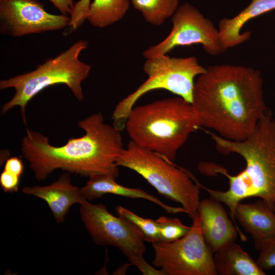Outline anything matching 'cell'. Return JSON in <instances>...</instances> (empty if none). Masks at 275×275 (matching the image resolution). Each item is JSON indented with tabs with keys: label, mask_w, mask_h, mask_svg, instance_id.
Returning a JSON list of instances; mask_svg holds the SVG:
<instances>
[{
	"label": "cell",
	"mask_w": 275,
	"mask_h": 275,
	"mask_svg": "<svg viewBox=\"0 0 275 275\" xmlns=\"http://www.w3.org/2000/svg\"><path fill=\"white\" fill-rule=\"evenodd\" d=\"M262 86L260 72L251 67L206 68L195 81L191 102L201 126L230 141L244 140L268 109Z\"/></svg>",
	"instance_id": "obj_1"
},
{
	"label": "cell",
	"mask_w": 275,
	"mask_h": 275,
	"mask_svg": "<svg viewBox=\"0 0 275 275\" xmlns=\"http://www.w3.org/2000/svg\"><path fill=\"white\" fill-rule=\"evenodd\" d=\"M78 125L84 135L59 147L50 144L43 134L26 128L21 151L37 180H45L57 169L88 177L99 174L118 177L116 162L124 149L121 131L105 123L100 112L80 120Z\"/></svg>",
	"instance_id": "obj_2"
},
{
	"label": "cell",
	"mask_w": 275,
	"mask_h": 275,
	"mask_svg": "<svg viewBox=\"0 0 275 275\" xmlns=\"http://www.w3.org/2000/svg\"><path fill=\"white\" fill-rule=\"evenodd\" d=\"M217 150L223 154L236 153L245 160V169L235 176L226 169L209 162L207 170L221 173L229 179V188L220 191L204 188L210 197L227 206L241 239L246 238L236 224L237 205L250 197H258L270 209L275 206V116L267 109L251 134L241 141H233L210 133Z\"/></svg>",
	"instance_id": "obj_3"
},
{
	"label": "cell",
	"mask_w": 275,
	"mask_h": 275,
	"mask_svg": "<svg viewBox=\"0 0 275 275\" xmlns=\"http://www.w3.org/2000/svg\"><path fill=\"white\" fill-rule=\"evenodd\" d=\"M200 127L192 104L177 96L133 107L125 128L134 144L174 161Z\"/></svg>",
	"instance_id": "obj_4"
},
{
	"label": "cell",
	"mask_w": 275,
	"mask_h": 275,
	"mask_svg": "<svg viewBox=\"0 0 275 275\" xmlns=\"http://www.w3.org/2000/svg\"><path fill=\"white\" fill-rule=\"evenodd\" d=\"M88 46L86 40H78L56 57L38 65L34 70L1 80V90H15L12 98L1 106V114L19 106L23 122L27 125L25 113L29 102L42 90L55 85H66L77 100L83 101L81 83L88 76L91 67L79 57Z\"/></svg>",
	"instance_id": "obj_5"
},
{
	"label": "cell",
	"mask_w": 275,
	"mask_h": 275,
	"mask_svg": "<svg viewBox=\"0 0 275 275\" xmlns=\"http://www.w3.org/2000/svg\"><path fill=\"white\" fill-rule=\"evenodd\" d=\"M171 161L130 141L116 163L136 172L159 194L181 204L193 219L198 213L201 185L188 171Z\"/></svg>",
	"instance_id": "obj_6"
},
{
	"label": "cell",
	"mask_w": 275,
	"mask_h": 275,
	"mask_svg": "<svg viewBox=\"0 0 275 275\" xmlns=\"http://www.w3.org/2000/svg\"><path fill=\"white\" fill-rule=\"evenodd\" d=\"M143 69L148 78L134 92L120 101L113 112V125L122 131L136 101L155 90L163 89L191 103L195 78L206 68L195 57H171L167 54L146 59Z\"/></svg>",
	"instance_id": "obj_7"
},
{
	"label": "cell",
	"mask_w": 275,
	"mask_h": 275,
	"mask_svg": "<svg viewBox=\"0 0 275 275\" xmlns=\"http://www.w3.org/2000/svg\"><path fill=\"white\" fill-rule=\"evenodd\" d=\"M189 232L171 242L152 243L154 257L152 261L166 275H215L213 253L206 243L197 213Z\"/></svg>",
	"instance_id": "obj_8"
},
{
	"label": "cell",
	"mask_w": 275,
	"mask_h": 275,
	"mask_svg": "<svg viewBox=\"0 0 275 275\" xmlns=\"http://www.w3.org/2000/svg\"><path fill=\"white\" fill-rule=\"evenodd\" d=\"M79 213L95 244L117 248L129 263L143 257L146 251L145 237L132 223L112 214L104 205L94 204L87 200L80 205Z\"/></svg>",
	"instance_id": "obj_9"
},
{
	"label": "cell",
	"mask_w": 275,
	"mask_h": 275,
	"mask_svg": "<svg viewBox=\"0 0 275 275\" xmlns=\"http://www.w3.org/2000/svg\"><path fill=\"white\" fill-rule=\"evenodd\" d=\"M172 29L161 42L143 52L146 59L167 54L180 46L201 44L204 50L213 56L226 51L221 43L218 29L195 7L188 3L179 6L172 16Z\"/></svg>",
	"instance_id": "obj_10"
},
{
	"label": "cell",
	"mask_w": 275,
	"mask_h": 275,
	"mask_svg": "<svg viewBox=\"0 0 275 275\" xmlns=\"http://www.w3.org/2000/svg\"><path fill=\"white\" fill-rule=\"evenodd\" d=\"M70 18L47 12L37 0H0V33L21 37L69 26Z\"/></svg>",
	"instance_id": "obj_11"
},
{
	"label": "cell",
	"mask_w": 275,
	"mask_h": 275,
	"mask_svg": "<svg viewBox=\"0 0 275 275\" xmlns=\"http://www.w3.org/2000/svg\"><path fill=\"white\" fill-rule=\"evenodd\" d=\"M198 213L203 238L213 254L226 243L235 241L238 232L220 202L211 197L201 200Z\"/></svg>",
	"instance_id": "obj_12"
},
{
	"label": "cell",
	"mask_w": 275,
	"mask_h": 275,
	"mask_svg": "<svg viewBox=\"0 0 275 275\" xmlns=\"http://www.w3.org/2000/svg\"><path fill=\"white\" fill-rule=\"evenodd\" d=\"M22 191L45 201L58 223L65 221L72 205H80L86 200L80 188L72 184L70 173L67 172L49 185L25 186Z\"/></svg>",
	"instance_id": "obj_13"
},
{
	"label": "cell",
	"mask_w": 275,
	"mask_h": 275,
	"mask_svg": "<svg viewBox=\"0 0 275 275\" xmlns=\"http://www.w3.org/2000/svg\"><path fill=\"white\" fill-rule=\"evenodd\" d=\"M235 218L249 233L256 249L267 239L275 236V214L262 200L251 203H239Z\"/></svg>",
	"instance_id": "obj_14"
},
{
	"label": "cell",
	"mask_w": 275,
	"mask_h": 275,
	"mask_svg": "<svg viewBox=\"0 0 275 275\" xmlns=\"http://www.w3.org/2000/svg\"><path fill=\"white\" fill-rule=\"evenodd\" d=\"M114 177L107 174H95L89 177V179L83 187L80 188L84 198L88 201L101 197L103 195L111 194L132 199H143L163 208L171 214L185 213L186 210L182 207L169 206L157 197L139 188H130L118 183Z\"/></svg>",
	"instance_id": "obj_15"
},
{
	"label": "cell",
	"mask_w": 275,
	"mask_h": 275,
	"mask_svg": "<svg viewBox=\"0 0 275 275\" xmlns=\"http://www.w3.org/2000/svg\"><path fill=\"white\" fill-rule=\"evenodd\" d=\"M273 10L275 0H252L246 7L234 17L221 19L217 29L224 47L227 49L249 40L251 33H241L242 28L251 19Z\"/></svg>",
	"instance_id": "obj_16"
},
{
	"label": "cell",
	"mask_w": 275,
	"mask_h": 275,
	"mask_svg": "<svg viewBox=\"0 0 275 275\" xmlns=\"http://www.w3.org/2000/svg\"><path fill=\"white\" fill-rule=\"evenodd\" d=\"M214 254L213 262L216 274H265L256 261L234 241L226 243Z\"/></svg>",
	"instance_id": "obj_17"
},
{
	"label": "cell",
	"mask_w": 275,
	"mask_h": 275,
	"mask_svg": "<svg viewBox=\"0 0 275 275\" xmlns=\"http://www.w3.org/2000/svg\"><path fill=\"white\" fill-rule=\"evenodd\" d=\"M130 0H93L86 19L94 27L104 28L122 19L128 11Z\"/></svg>",
	"instance_id": "obj_18"
},
{
	"label": "cell",
	"mask_w": 275,
	"mask_h": 275,
	"mask_svg": "<svg viewBox=\"0 0 275 275\" xmlns=\"http://www.w3.org/2000/svg\"><path fill=\"white\" fill-rule=\"evenodd\" d=\"M134 9L140 11L145 20L159 26L172 17L179 7V0H130Z\"/></svg>",
	"instance_id": "obj_19"
},
{
	"label": "cell",
	"mask_w": 275,
	"mask_h": 275,
	"mask_svg": "<svg viewBox=\"0 0 275 275\" xmlns=\"http://www.w3.org/2000/svg\"><path fill=\"white\" fill-rule=\"evenodd\" d=\"M116 210L118 216L128 219L142 231L146 241L151 243L159 241L158 226L156 220L140 216L121 206H117Z\"/></svg>",
	"instance_id": "obj_20"
},
{
	"label": "cell",
	"mask_w": 275,
	"mask_h": 275,
	"mask_svg": "<svg viewBox=\"0 0 275 275\" xmlns=\"http://www.w3.org/2000/svg\"><path fill=\"white\" fill-rule=\"evenodd\" d=\"M156 222L158 226L159 241L171 242L184 236L190 227L184 225L178 218L161 216Z\"/></svg>",
	"instance_id": "obj_21"
},
{
	"label": "cell",
	"mask_w": 275,
	"mask_h": 275,
	"mask_svg": "<svg viewBox=\"0 0 275 275\" xmlns=\"http://www.w3.org/2000/svg\"><path fill=\"white\" fill-rule=\"evenodd\" d=\"M258 250L259 255L256 262L263 270H267L275 267V236L264 241Z\"/></svg>",
	"instance_id": "obj_22"
},
{
	"label": "cell",
	"mask_w": 275,
	"mask_h": 275,
	"mask_svg": "<svg viewBox=\"0 0 275 275\" xmlns=\"http://www.w3.org/2000/svg\"><path fill=\"white\" fill-rule=\"evenodd\" d=\"M91 0H79L75 3L73 10L70 15L69 26L71 31L78 29L86 19Z\"/></svg>",
	"instance_id": "obj_23"
},
{
	"label": "cell",
	"mask_w": 275,
	"mask_h": 275,
	"mask_svg": "<svg viewBox=\"0 0 275 275\" xmlns=\"http://www.w3.org/2000/svg\"><path fill=\"white\" fill-rule=\"evenodd\" d=\"M20 177L4 170L0 175V185L6 193H14L18 190Z\"/></svg>",
	"instance_id": "obj_24"
},
{
	"label": "cell",
	"mask_w": 275,
	"mask_h": 275,
	"mask_svg": "<svg viewBox=\"0 0 275 275\" xmlns=\"http://www.w3.org/2000/svg\"><path fill=\"white\" fill-rule=\"evenodd\" d=\"M144 275H166L161 269H156L148 264L143 257L134 260L130 263Z\"/></svg>",
	"instance_id": "obj_25"
},
{
	"label": "cell",
	"mask_w": 275,
	"mask_h": 275,
	"mask_svg": "<svg viewBox=\"0 0 275 275\" xmlns=\"http://www.w3.org/2000/svg\"><path fill=\"white\" fill-rule=\"evenodd\" d=\"M4 170L21 177L24 171V164L20 158L11 157L7 159Z\"/></svg>",
	"instance_id": "obj_26"
},
{
	"label": "cell",
	"mask_w": 275,
	"mask_h": 275,
	"mask_svg": "<svg viewBox=\"0 0 275 275\" xmlns=\"http://www.w3.org/2000/svg\"><path fill=\"white\" fill-rule=\"evenodd\" d=\"M61 14L71 15L74 7V0H48Z\"/></svg>",
	"instance_id": "obj_27"
},
{
	"label": "cell",
	"mask_w": 275,
	"mask_h": 275,
	"mask_svg": "<svg viewBox=\"0 0 275 275\" xmlns=\"http://www.w3.org/2000/svg\"><path fill=\"white\" fill-rule=\"evenodd\" d=\"M131 265L130 263H125L116 269L113 272V274H125L128 267Z\"/></svg>",
	"instance_id": "obj_28"
},
{
	"label": "cell",
	"mask_w": 275,
	"mask_h": 275,
	"mask_svg": "<svg viewBox=\"0 0 275 275\" xmlns=\"http://www.w3.org/2000/svg\"><path fill=\"white\" fill-rule=\"evenodd\" d=\"M273 211H274V214H275V206H274V208H273Z\"/></svg>",
	"instance_id": "obj_29"
}]
</instances>
